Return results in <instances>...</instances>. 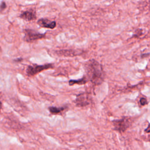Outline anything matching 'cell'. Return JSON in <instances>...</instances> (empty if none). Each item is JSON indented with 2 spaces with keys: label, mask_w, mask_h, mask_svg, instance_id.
Listing matches in <instances>:
<instances>
[{
  "label": "cell",
  "mask_w": 150,
  "mask_h": 150,
  "mask_svg": "<svg viewBox=\"0 0 150 150\" xmlns=\"http://www.w3.org/2000/svg\"><path fill=\"white\" fill-rule=\"evenodd\" d=\"M87 82H88L87 79L86 77L84 76L83 77L77 80H70L69 81V86H73L74 84H79V85H82L86 84Z\"/></svg>",
  "instance_id": "ba28073f"
},
{
  "label": "cell",
  "mask_w": 150,
  "mask_h": 150,
  "mask_svg": "<svg viewBox=\"0 0 150 150\" xmlns=\"http://www.w3.org/2000/svg\"><path fill=\"white\" fill-rule=\"evenodd\" d=\"M57 54L59 55H63L65 56H73L78 54L77 51L72 50H62L57 52Z\"/></svg>",
  "instance_id": "9c48e42d"
},
{
  "label": "cell",
  "mask_w": 150,
  "mask_h": 150,
  "mask_svg": "<svg viewBox=\"0 0 150 150\" xmlns=\"http://www.w3.org/2000/svg\"><path fill=\"white\" fill-rule=\"evenodd\" d=\"M145 132L146 133H150V124H149L147 128L145 129Z\"/></svg>",
  "instance_id": "4fadbf2b"
},
{
  "label": "cell",
  "mask_w": 150,
  "mask_h": 150,
  "mask_svg": "<svg viewBox=\"0 0 150 150\" xmlns=\"http://www.w3.org/2000/svg\"><path fill=\"white\" fill-rule=\"evenodd\" d=\"M112 124L115 131L122 133L131 126L132 121L128 117H123L121 119L113 120Z\"/></svg>",
  "instance_id": "7a4b0ae2"
},
{
  "label": "cell",
  "mask_w": 150,
  "mask_h": 150,
  "mask_svg": "<svg viewBox=\"0 0 150 150\" xmlns=\"http://www.w3.org/2000/svg\"><path fill=\"white\" fill-rule=\"evenodd\" d=\"M84 76L88 81L94 85L101 84L104 79V73L101 65L96 60L91 59L84 65Z\"/></svg>",
  "instance_id": "6da1fadb"
},
{
  "label": "cell",
  "mask_w": 150,
  "mask_h": 150,
  "mask_svg": "<svg viewBox=\"0 0 150 150\" xmlns=\"http://www.w3.org/2000/svg\"><path fill=\"white\" fill-rule=\"evenodd\" d=\"M6 7V3H5V2H4V1L2 2L1 4V5H0V9L2 11V10H3V9H5Z\"/></svg>",
  "instance_id": "7c38bea8"
},
{
  "label": "cell",
  "mask_w": 150,
  "mask_h": 150,
  "mask_svg": "<svg viewBox=\"0 0 150 150\" xmlns=\"http://www.w3.org/2000/svg\"><path fill=\"white\" fill-rule=\"evenodd\" d=\"M23 31L25 33V36L23 38V39L25 41L28 42H32L36 40L43 38L45 36V34L39 33L32 29H24Z\"/></svg>",
  "instance_id": "277c9868"
},
{
  "label": "cell",
  "mask_w": 150,
  "mask_h": 150,
  "mask_svg": "<svg viewBox=\"0 0 150 150\" xmlns=\"http://www.w3.org/2000/svg\"><path fill=\"white\" fill-rule=\"evenodd\" d=\"M20 18L25 21H30L35 19L36 16L35 12L33 10L30 9V10H28V11L23 12L21 14Z\"/></svg>",
  "instance_id": "52a82bcc"
},
{
  "label": "cell",
  "mask_w": 150,
  "mask_h": 150,
  "mask_svg": "<svg viewBox=\"0 0 150 150\" xmlns=\"http://www.w3.org/2000/svg\"><path fill=\"white\" fill-rule=\"evenodd\" d=\"M38 24L43 28L54 29L56 26V23L55 21H51L47 19L42 18L38 21Z\"/></svg>",
  "instance_id": "8992f818"
},
{
  "label": "cell",
  "mask_w": 150,
  "mask_h": 150,
  "mask_svg": "<svg viewBox=\"0 0 150 150\" xmlns=\"http://www.w3.org/2000/svg\"><path fill=\"white\" fill-rule=\"evenodd\" d=\"M22 60V59H17L14 60V61L15 62H21Z\"/></svg>",
  "instance_id": "5bb4252c"
},
{
  "label": "cell",
  "mask_w": 150,
  "mask_h": 150,
  "mask_svg": "<svg viewBox=\"0 0 150 150\" xmlns=\"http://www.w3.org/2000/svg\"><path fill=\"white\" fill-rule=\"evenodd\" d=\"M65 107H49L48 110L52 114H58L64 111Z\"/></svg>",
  "instance_id": "30bf717a"
},
{
  "label": "cell",
  "mask_w": 150,
  "mask_h": 150,
  "mask_svg": "<svg viewBox=\"0 0 150 150\" xmlns=\"http://www.w3.org/2000/svg\"><path fill=\"white\" fill-rule=\"evenodd\" d=\"M139 103H140V104L141 105H142V106H144V105H146L148 104L147 100L145 97L141 98L140 100H139Z\"/></svg>",
  "instance_id": "8fae6325"
},
{
  "label": "cell",
  "mask_w": 150,
  "mask_h": 150,
  "mask_svg": "<svg viewBox=\"0 0 150 150\" xmlns=\"http://www.w3.org/2000/svg\"><path fill=\"white\" fill-rule=\"evenodd\" d=\"M1 108H2V103L0 101V111H1Z\"/></svg>",
  "instance_id": "9a60e30c"
},
{
  "label": "cell",
  "mask_w": 150,
  "mask_h": 150,
  "mask_svg": "<svg viewBox=\"0 0 150 150\" xmlns=\"http://www.w3.org/2000/svg\"><path fill=\"white\" fill-rule=\"evenodd\" d=\"M91 98L88 94L83 93L77 95L75 99V104L76 106L81 107L88 105L90 104Z\"/></svg>",
  "instance_id": "5b68a950"
},
{
  "label": "cell",
  "mask_w": 150,
  "mask_h": 150,
  "mask_svg": "<svg viewBox=\"0 0 150 150\" xmlns=\"http://www.w3.org/2000/svg\"><path fill=\"white\" fill-rule=\"evenodd\" d=\"M53 67H54V64L52 63H47L43 65L33 64V65L28 66L27 67L26 71L28 76H33L41 72L42 71L53 68Z\"/></svg>",
  "instance_id": "3957f363"
}]
</instances>
